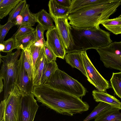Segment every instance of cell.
Here are the masks:
<instances>
[{"label": "cell", "mask_w": 121, "mask_h": 121, "mask_svg": "<svg viewBox=\"0 0 121 121\" xmlns=\"http://www.w3.org/2000/svg\"><path fill=\"white\" fill-rule=\"evenodd\" d=\"M35 14L37 22L46 30H48L56 27L53 23L54 21L52 17L44 9Z\"/></svg>", "instance_id": "19"}, {"label": "cell", "mask_w": 121, "mask_h": 121, "mask_svg": "<svg viewBox=\"0 0 121 121\" xmlns=\"http://www.w3.org/2000/svg\"><path fill=\"white\" fill-rule=\"evenodd\" d=\"M46 85L79 98L84 96L87 92L86 89L80 83L58 68Z\"/></svg>", "instance_id": "5"}, {"label": "cell", "mask_w": 121, "mask_h": 121, "mask_svg": "<svg viewBox=\"0 0 121 121\" xmlns=\"http://www.w3.org/2000/svg\"><path fill=\"white\" fill-rule=\"evenodd\" d=\"M22 95L18 87L15 84L7 99L4 100L6 102L4 121H17Z\"/></svg>", "instance_id": "8"}, {"label": "cell", "mask_w": 121, "mask_h": 121, "mask_svg": "<svg viewBox=\"0 0 121 121\" xmlns=\"http://www.w3.org/2000/svg\"><path fill=\"white\" fill-rule=\"evenodd\" d=\"M110 0H72L69 14L83 8L95 4L105 3Z\"/></svg>", "instance_id": "20"}, {"label": "cell", "mask_w": 121, "mask_h": 121, "mask_svg": "<svg viewBox=\"0 0 121 121\" xmlns=\"http://www.w3.org/2000/svg\"><path fill=\"white\" fill-rule=\"evenodd\" d=\"M110 82L115 93L121 99V71L113 73Z\"/></svg>", "instance_id": "27"}, {"label": "cell", "mask_w": 121, "mask_h": 121, "mask_svg": "<svg viewBox=\"0 0 121 121\" xmlns=\"http://www.w3.org/2000/svg\"><path fill=\"white\" fill-rule=\"evenodd\" d=\"M111 107V105L108 104L100 102L83 121H89L95 118L99 115L110 108Z\"/></svg>", "instance_id": "26"}, {"label": "cell", "mask_w": 121, "mask_h": 121, "mask_svg": "<svg viewBox=\"0 0 121 121\" xmlns=\"http://www.w3.org/2000/svg\"><path fill=\"white\" fill-rule=\"evenodd\" d=\"M83 63L88 80L98 91L105 92L111 87L94 66L87 54L86 51L81 52Z\"/></svg>", "instance_id": "7"}, {"label": "cell", "mask_w": 121, "mask_h": 121, "mask_svg": "<svg viewBox=\"0 0 121 121\" xmlns=\"http://www.w3.org/2000/svg\"><path fill=\"white\" fill-rule=\"evenodd\" d=\"M3 79L0 78V93H1L3 91L4 87V84L2 81Z\"/></svg>", "instance_id": "37"}, {"label": "cell", "mask_w": 121, "mask_h": 121, "mask_svg": "<svg viewBox=\"0 0 121 121\" xmlns=\"http://www.w3.org/2000/svg\"><path fill=\"white\" fill-rule=\"evenodd\" d=\"M16 39L17 49H26L37 42L35 30Z\"/></svg>", "instance_id": "18"}, {"label": "cell", "mask_w": 121, "mask_h": 121, "mask_svg": "<svg viewBox=\"0 0 121 121\" xmlns=\"http://www.w3.org/2000/svg\"><path fill=\"white\" fill-rule=\"evenodd\" d=\"M120 110L112 106L97 117L94 121H121Z\"/></svg>", "instance_id": "17"}, {"label": "cell", "mask_w": 121, "mask_h": 121, "mask_svg": "<svg viewBox=\"0 0 121 121\" xmlns=\"http://www.w3.org/2000/svg\"><path fill=\"white\" fill-rule=\"evenodd\" d=\"M32 93L39 102L61 114L72 116L89 109L80 98L46 84L34 86Z\"/></svg>", "instance_id": "1"}, {"label": "cell", "mask_w": 121, "mask_h": 121, "mask_svg": "<svg viewBox=\"0 0 121 121\" xmlns=\"http://www.w3.org/2000/svg\"><path fill=\"white\" fill-rule=\"evenodd\" d=\"M24 65L30 79L33 80L31 65L30 62L29 54L27 49L24 50Z\"/></svg>", "instance_id": "31"}, {"label": "cell", "mask_w": 121, "mask_h": 121, "mask_svg": "<svg viewBox=\"0 0 121 121\" xmlns=\"http://www.w3.org/2000/svg\"><path fill=\"white\" fill-rule=\"evenodd\" d=\"M46 34V45L57 57L64 59L66 49L56 27L47 30Z\"/></svg>", "instance_id": "12"}, {"label": "cell", "mask_w": 121, "mask_h": 121, "mask_svg": "<svg viewBox=\"0 0 121 121\" xmlns=\"http://www.w3.org/2000/svg\"><path fill=\"white\" fill-rule=\"evenodd\" d=\"M26 4V0H21L9 13L8 21L15 24L17 17L20 15Z\"/></svg>", "instance_id": "28"}, {"label": "cell", "mask_w": 121, "mask_h": 121, "mask_svg": "<svg viewBox=\"0 0 121 121\" xmlns=\"http://www.w3.org/2000/svg\"><path fill=\"white\" fill-rule=\"evenodd\" d=\"M64 58L67 63L72 67L76 68L79 70L84 75L87 77L81 52H73L67 53Z\"/></svg>", "instance_id": "14"}, {"label": "cell", "mask_w": 121, "mask_h": 121, "mask_svg": "<svg viewBox=\"0 0 121 121\" xmlns=\"http://www.w3.org/2000/svg\"><path fill=\"white\" fill-rule=\"evenodd\" d=\"M4 46L3 44H0V52H2L4 49Z\"/></svg>", "instance_id": "38"}, {"label": "cell", "mask_w": 121, "mask_h": 121, "mask_svg": "<svg viewBox=\"0 0 121 121\" xmlns=\"http://www.w3.org/2000/svg\"><path fill=\"white\" fill-rule=\"evenodd\" d=\"M35 30V29L32 26L25 25H22L19 27L17 31L13 35L11 38H17Z\"/></svg>", "instance_id": "29"}, {"label": "cell", "mask_w": 121, "mask_h": 121, "mask_svg": "<svg viewBox=\"0 0 121 121\" xmlns=\"http://www.w3.org/2000/svg\"><path fill=\"white\" fill-rule=\"evenodd\" d=\"M47 63L43 46L39 56L35 63L34 72L32 76L33 82L34 86L40 85V80L42 73Z\"/></svg>", "instance_id": "13"}, {"label": "cell", "mask_w": 121, "mask_h": 121, "mask_svg": "<svg viewBox=\"0 0 121 121\" xmlns=\"http://www.w3.org/2000/svg\"><path fill=\"white\" fill-rule=\"evenodd\" d=\"M24 50H22L18 60L16 80L15 84L22 94L32 93L34 86L33 80L30 79L24 65Z\"/></svg>", "instance_id": "11"}, {"label": "cell", "mask_w": 121, "mask_h": 121, "mask_svg": "<svg viewBox=\"0 0 121 121\" xmlns=\"http://www.w3.org/2000/svg\"><path fill=\"white\" fill-rule=\"evenodd\" d=\"M5 100L2 101L0 104V121H4L5 109Z\"/></svg>", "instance_id": "35"}, {"label": "cell", "mask_w": 121, "mask_h": 121, "mask_svg": "<svg viewBox=\"0 0 121 121\" xmlns=\"http://www.w3.org/2000/svg\"><path fill=\"white\" fill-rule=\"evenodd\" d=\"M92 95L94 99L97 102H104L121 109V102L114 96L106 92L94 90L92 91Z\"/></svg>", "instance_id": "15"}, {"label": "cell", "mask_w": 121, "mask_h": 121, "mask_svg": "<svg viewBox=\"0 0 121 121\" xmlns=\"http://www.w3.org/2000/svg\"><path fill=\"white\" fill-rule=\"evenodd\" d=\"M57 2L61 6L66 7L69 8L70 6L72 0H56Z\"/></svg>", "instance_id": "36"}, {"label": "cell", "mask_w": 121, "mask_h": 121, "mask_svg": "<svg viewBox=\"0 0 121 121\" xmlns=\"http://www.w3.org/2000/svg\"><path fill=\"white\" fill-rule=\"evenodd\" d=\"M49 14L53 20L59 17L68 16L69 8L63 7L58 3L56 0H50L48 3Z\"/></svg>", "instance_id": "16"}, {"label": "cell", "mask_w": 121, "mask_h": 121, "mask_svg": "<svg viewBox=\"0 0 121 121\" xmlns=\"http://www.w3.org/2000/svg\"><path fill=\"white\" fill-rule=\"evenodd\" d=\"M71 32L74 46L71 52L96 50L112 42L110 33L100 28L79 29L71 26Z\"/></svg>", "instance_id": "3"}, {"label": "cell", "mask_w": 121, "mask_h": 121, "mask_svg": "<svg viewBox=\"0 0 121 121\" xmlns=\"http://www.w3.org/2000/svg\"><path fill=\"white\" fill-rule=\"evenodd\" d=\"M21 52L17 49L14 52L7 53L5 56L0 55V62H2L0 72V78L3 80L4 99H7L13 87L15 84L17 74L18 58Z\"/></svg>", "instance_id": "4"}, {"label": "cell", "mask_w": 121, "mask_h": 121, "mask_svg": "<svg viewBox=\"0 0 121 121\" xmlns=\"http://www.w3.org/2000/svg\"><path fill=\"white\" fill-rule=\"evenodd\" d=\"M42 46L39 43L37 42L32 45L26 49L29 53L30 62L31 68L32 77L34 72L35 63L39 56Z\"/></svg>", "instance_id": "22"}, {"label": "cell", "mask_w": 121, "mask_h": 121, "mask_svg": "<svg viewBox=\"0 0 121 121\" xmlns=\"http://www.w3.org/2000/svg\"><path fill=\"white\" fill-rule=\"evenodd\" d=\"M96 50L105 67L121 71V41L112 42Z\"/></svg>", "instance_id": "6"}, {"label": "cell", "mask_w": 121, "mask_h": 121, "mask_svg": "<svg viewBox=\"0 0 121 121\" xmlns=\"http://www.w3.org/2000/svg\"><path fill=\"white\" fill-rule=\"evenodd\" d=\"M43 46L47 63L52 61H56L57 57L52 50L47 46L46 44Z\"/></svg>", "instance_id": "34"}, {"label": "cell", "mask_w": 121, "mask_h": 121, "mask_svg": "<svg viewBox=\"0 0 121 121\" xmlns=\"http://www.w3.org/2000/svg\"></svg>", "instance_id": "39"}, {"label": "cell", "mask_w": 121, "mask_h": 121, "mask_svg": "<svg viewBox=\"0 0 121 121\" xmlns=\"http://www.w3.org/2000/svg\"><path fill=\"white\" fill-rule=\"evenodd\" d=\"M68 16L56 18L54 20L56 28L66 49V53L71 52L74 46Z\"/></svg>", "instance_id": "10"}, {"label": "cell", "mask_w": 121, "mask_h": 121, "mask_svg": "<svg viewBox=\"0 0 121 121\" xmlns=\"http://www.w3.org/2000/svg\"><path fill=\"white\" fill-rule=\"evenodd\" d=\"M3 44L4 48L2 52L7 53L11 52L13 49H17L16 38L11 37L9 38L4 41Z\"/></svg>", "instance_id": "32"}, {"label": "cell", "mask_w": 121, "mask_h": 121, "mask_svg": "<svg viewBox=\"0 0 121 121\" xmlns=\"http://www.w3.org/2000/svg\"><path fill=\"white\" fill-rule=\"evenodd\" d=\"M121 5V0H110L83 8L69 14V24L77 28H100L101 23L109 19Z\"/></svg>", "instance_id": "2"}, {"label": "cell", "mask_w": 121, "mask_h": 121, "mask_svg": "<svg viewBox=\"0 0 121 121\" xmlns=\"http://www.w3.org/2000/svg\"><path fill=\"white\" fill-rule=\"evenodd\" d=\"M58 68L56 61L47 63L42 73L40 85L47 84L51 76Z\"/></svg>", "instance_id": "24"}, {"label": "cell", "mask_w": 121, "mask_h": 121, "mask_svg": "<svg viewBox=\"0 0 121 121\" xmlns=\"http://www.w3.org/2000/svg\"><path fill=\"white\" fill-rule=\"evenodd\" d=\"M15 24L11 21H8L4 25H0V44H3L4 40L10 29L15 26Z\"/></svg>", "instance_id": "30"}, {"label": "cell", "mask_w": 121, "mask_h": 121, "mask_svg": "<svg viewBox=\"0 0 121 121\" xmlns=\"http://www.w3.org/2000/svg\"><path fill=\"white\" fill-rule=\"evenodd\" d=\"M35 30L37 42L39 43L42 46L45 45L46 44V41L44 39L43 35L44 32L46 30L38 23Z\"/></svg>", "instance_id": "33"}, {"label": "cell", "mask_w": 121, "mask_h": 121, "mask_svg": "<svg viewBox=\"0 0 121 121\" xmlns=\"http://www.w3.org/2000/svg\"><path fill=\"white\" fill-rule=\"evenodd\" d=\"M107 30L114 34H121V15L116 18L109 19L101 23Z\"/></svg>", "instance_id": "21"}, {"label": "cell", "mask_w": 121, "mask_h": 121, "mask_svg": "<svg viewBox=\"0 0 121 121\" xmlns=\"http://www.w3.org/2000/svg\"><path fill=\"white\" fill-rule=\"evenodd\" d=\"M32 92L22 94L17 121H33L39 107Z\"/></svg>", "instance_id": "9"}, {"label": "cell", "mask_w": 121, "mask_h": 121, "mask_svg": "<svg viewBox=\"0 0 121 121\" xmlns=\"http://www.w3.org/2000/svg\"><path fill=\"white\" fill-rule=\"evenodd\" d=\"M21 0H0V18L2 19L9 14Z\"/></svg>", "instance_id": "23"}, {"label": "cell", "mask_w": 121, "mask_h": 121, "mask_svg": "<svg viewBox=\"0 0 121 121\" xmlns=\"http://www.w3.org/2000/svg\"><path fill=\"white\" fill-rule=\"evenodd\" d=\"M29 5L26 4L20 15L22 18V25H25L31 26L35 25L37 22L35 14L30 11Z\"/></svg>", "instance_id": "25"}]
</instances>
